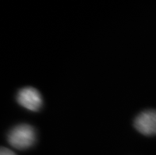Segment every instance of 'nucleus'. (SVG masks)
<instances>
[{"label":"nucleus","mask_w":156,"mask_h":155,"mask_svg":"<svg viewBox=\"0 0 156 155\" xmlns=\"http://www.w3.org/2000/svg\"><path fill=\"white\" fill-rule=\"evenodd\" d=\"M37 140L35 129L29 124H20L8 135L9 143L15 149L26 150L32 147Z\"/></svg>","instance_id":"1"},{"label":"nucleus","mask_w":156,"mask_h":155,"mask_svg":"<svg viewBox=\"0 0 156 155\" xmlns=\"http://www.w3.org/2000/svg\"><path fill=\"white\" fill-rule=\"evenodd\" d=\"M20 105L30 111L37 112L41 108L43 100L37 90L32 87H26L18 92L17 97Z\"/></svg>","instance_id":"2"},{"label":"nucleus","mask_w":156,"mask_h":155,"mask_svg":"<svg viewBox=\"0 0 156 155\" xmlns=\"http://www.w3.org/2000/svg\"><path fill=\"white\" fill-rule=\"evenodd\" d=\"M134 126L144 136L156 135V110H146L139 114L134 121Z\"/></svg>","instance_id":"3"},{"label":"nucleus","mask_w":156,"mask_h":155,"mask_svg":"<svg viewBox=\"0 0 156 155\" xmlns=\"http://www.w3.org/2000/svg\"><path fill=\"white\" fill-rule=\"evenodd\" d=\"M0 155H16L14 152L7 148H0Z\"/></svg>","instance_id":"4"}]
</instances>
